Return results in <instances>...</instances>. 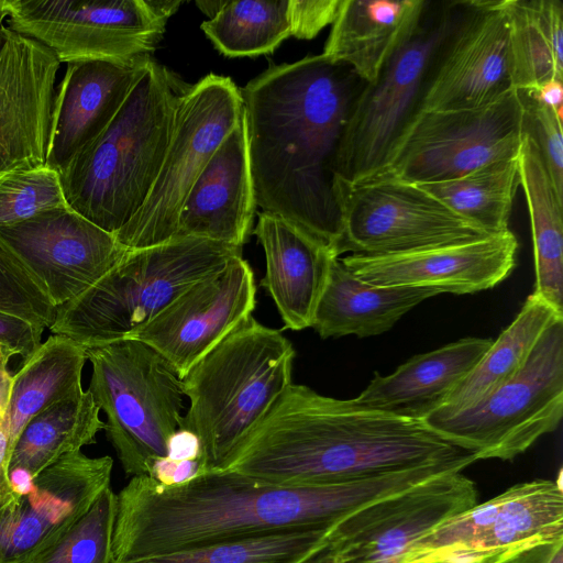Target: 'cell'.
Masks as SVG:
<instances>
[{"mask_svg":"<svg viewBox=\"0 0 563 563\" xmlns=\"http://www.w3.org/2000/svg\"><path fill=\"white\" fill-rule=\"evenodd\" d=\"M433 475L434 470L424 465L303 487L221 468L173 486L133 476L117 494L112 563L283 529L336 525L364 506Z\"/></svg>","mask_w":563,"mask_h":563,"instance_id":"cell-1","label":"cell"},{"mask_svg":"<svg viewBox=\"0 0 563 563\" xmlns=\"http://www.w3.org/2000/svg\"><path fill=\"white\" fill-rule=\"evenodd\" d=\"M365 84L346 64L320 54L272 66L240 90L255 203L335 253L339 155Z\"/></svg>","mask_w":563,"mask_h":563,"instance_id":"cell-2","label":"cell"},{"mask_svg":"<svg viewBox=\"0 0 563 563\" xmlns=\"http://www.w3.org/2000/svg\"><path fill=\"white\" fill-rule=\"evenodd\" d=\"M470 459L419 419L291 383L220 468L303 487Z\"/></svg>","mask_w":563,"mask_h":563,"instance_id":"cell-3","label":"cell"},{"mask_svg":"<svg viewBox=\"0 0 563 563\" xmlns=\"http://www.w3.org/2000/svg\"><path fill=\"white\" fill-rule=\"evenodd\" d=\"M188 88L151 58L113 120L59 174L68 207L112 234L123 228L154 186Z\"/></svg>","mask_w":563,"mask_h":563,"instance_id":"cell-4","label":"cell"},{"mask_svg":"<svg viewBox=\"0 0 563 563\" xmlns=\"http://www.w3.org/2000/svg\"><path fill=\"white\" fill-rule=\"evenodd\" d=\"M295 355L282 331L251 314L181 379L189 408L179 429L198 435L209 471L222 466L291 384Z\"/></svg>","mask_w":563,"mask_h":563,"instance_id":"cell-5","label":"cell"},{"mask_svg":"<svg viewBox=\"0 0 563 563\" xmlns=\"http://www.w3.org/2000/svg\"><path fill=\"white\" fill-rule=\"evenodd\" d=\"M236 256L242 247L190 236L130 250L96 284L57 307L49 330L85 349L125 339Z\"/></svg>","mask_w":563,"mask_h":563,"instance_id":"cell-6","label":"cell"},{"mask_svg":"<svg viewBox=\"0 0 563 563\" xmlns=\"http://www.w3.org/2000/svg\"><path fill=\"white\" fill-rule=\"evenodd\" d=\"M92 366L88 390L107 416L104 430L128 475L147 476L167 455L184 409L181 379L145 343L122 339L86 349Z\"/></svg>","mask_w":563,"mask_h":563,"instance_id":"cell-7","label":"cell"},{"mask_svg":"<svg viewBox=\"0 0 563 563\" xmlns=\"http://www.w3.org/2000/svg\"><path fill=\"white\" fill-rule=\"evenodd\" d=\"M563 416V319L541 335L519 372L477 402L437 408L421 421L477 460H514Z\"/></svg>","mask_w":563,"mask_h":563,"instance_id":"cell-8","label":"cell"},{"mask_svg":"<svg viewBox=\"0 0 563 563\" xmlns=\"http://www.w3.org/2000/svg\"><path fill=\"white\" fill-rule=\"evenodd\" d=\"M454 4L427 1L409 38L377 78L363 87L341 144V184L356 185L377 175L419 113L430 67L451 24Z\"/></svg>","mask_w":563,"mask_h":563,"instance_id":"cell-9","label":"cell"},{"mask_svg":"<svg viewBox=\"0 0 563 563\" xmlns=\"http://www.w3.org/2000/svg\"><path fill=\"white\" fill-rule=\"evenodd\" d=\"M5 24L59 63L148 56L180 7L173 0H0Z\"/></svg>","mask_w":563,"mask_h":563,"instance_id":"cell-10","label":"cell"},{"mask_svg":"<svg viewBox=\"0 0 563 563\" xmlns=\"http://www.w3.org/2000/svg\"><path fill=\"white\" fill-rule=\"evenodd\" d=\"M243 115L241 91L229 77L209 74L189 86L178 103L172 137L148 197L114 233L123 246L144 249L175 238L191 186Z\"/></svg>","mask_w":563,"mask_h":563,"instance_id":"cell-11","label":"cell"},{"mask_svg":"<svg viewBox=\"0 0 563 563\" xmlns=\"http://www.w3.org/2000/svg\"><path fill=\"white\" fill-rule=\"evenodd\" d=\"M522 112L517 90L481 108L419 112L371 179L441 183L515 158L522 140Z\"/></svg>","mask_w":563,"mask_h":563,"instance_id":"cell-12","label":"cell"},{"mask_svg":"<svg viewBox=\"0 0 563 563\" xmlns=\"http://www.w3.org/2000/svg\"><path fill=\"white\" fill-rule=\"evenodd\" d=\"M344 252L378 256L472 242L487 236L416 184L369 179L340 183Z\"/></svg>","mask_w":563,"mask_h":563,"instance_id":"cell-13","label":"cell"},{"mask_svg":"<svg viewBox=\"0 0 563 563\" xmlns=\"http://www.w3.org/2000/svg\"><path fill=\"white\" fill-rule=\"evenodd\" d=\"M511 90L505 0L455 1L419 112L481 108Z\"/></svg>","mask_w":563,"mask_h":563,"instance_id":"cell-14","label":"cell"},{"mask_svg":"<svg viewBox=\"0 0 563 563\" xmlns=\"http://www.w3.org/2000/svg\"><path fill=\"white\" fill-rule=\"evenodd\" d=\"M477 500L476 484L454 471L368 504L334 527L333 563H397L413 542Z\"/></svg>","mask_w":563,"mask_h":563,"instance_id":"cell-15","label":"cell"},{"mask_svg":"<svg viewBox=\"0 0 563 563\" xmlns=\"http://www.w3.org/2000/svg\"><path fill=\"white\" fill-rule=\"evenodd\" d=\"M0 241L40 282L55 307L91 287L130 251L114 234L69 207L2 227Z\"/></svg>","mask_w":563,"mask_h":563,"instance_id":"cell-16","label":"cell"},{"mask_svg":"<svg viewBox=\"0 0 563 563\" xmlns=\"http://www.w3.org/2000/svg\"><path fill=\"white\" fill-rule=\"evenodd\" d=\"M250 264L232 258L175 298L148 323L125 339L141 341L162 355L183 379L256 305Z\"/></svg>","mask_w":563,"mask_h":563,"instance_id":"cell-17","label":"cell"},{"mask_svg":"<svg viewBox=\"0 0 563 563\" xmlns=\"http://www.w3.org/2000/svg\"><path fill=\"white\" fill-rule=\"evenodd\" d=\"M112 466L77 451L31 478L0 518V563H29L54 544L110 486Z\"/></svg>","mask_w":563,"mask_h":563,"instance_id":"cell-18","label":"cell"},{"mask_svg":"<svg viewBox=\"0 0 563 563\" xmlns=\"http://www.w3.org/2000/svg\"><path fill=\"white\" fill-rule=\"evenodd\" d=\"M60 63L0 15V179L45 166Z\"/></svg>","mask_w":563,"mask_h":563,"instance_id":"cell-19","label":"cell"},{"mask_svg":"<svg viewBox=\"0 0 563 563\" xmlns=\"http://www.w3.org/2000/svg\"><path fill=\"white\" fill-rule=\"evenodd\" d=\"M518 241L506 232L410 253L351 254L341 262L362 280L379 286L427 287L450 294H473L495 287L516 264Z\"/></svg>","mask_w":563,"mask_h":563,"instance_id":"cell-20","label":"cell"},{"mask_svg":"<svg viewBox=\"0 0 563 563\" xmlns=\"http://www.w3.org/2000/svg\"><path fill=\"white\" fill-rule=\"evenodd\" d=\"M151 57L69 63L56 86L45 166L59 174L113 120Z\"/></svg>","mask_w":563,"mask_h":563,"instance_id":"cell-21","label":"cell"},{"mask_svg":"<svg viewBox=\"0 0 563 563\" xmlns=\"http://www.w3.org/2000/svg\"><path fill=\"white\" fill-rule=\"evenodd\" d=\"M255 206L243 115L191 186L178 214L175 238L243 247Z\"/></svg>","mask_w":563,"mask_h":563,"instance_id":"cell-22","label":"cell"},{"mask_svg":"<svg viewBox=\"0 0 563 563\" xmlns=\"http://www.w3.org/2000/svg\"><path fill=\"white\" fill-rule=\"evenodd\" d=\"M475 528L462 563H499L563 540V490L559 481L518 483L474 506Z\"/></svg>","mask_w":563,"mask_h":563,"instance_id":"cell-23","label":"cell"},{"mask_svg":"<svg viewBox=\"0 0 563 563\" xmlns=\"http://www.w3.org/2000/svg\"><path fill=\"white\" fill-rule=\"evenodd\" d=\"M252 233L265 254L266 272L261 286L273 298L284 329L299 331L311 327L331 263L340 256L333 249L271 213H260Z\"/></svg>","mask_w":563,"mask_h":563,"instance_id":"cell-24","label":"cell"},{"mask_svg":"<svg viewBox=\"0 0 563 563\" xmlns=\"http://www.w3.org/2000/svg\"><path fill=\"white\" fill-rule=\"evenodd\" d=\"M492 343V339L464 338L415 355L389 375L375 373L353 400L365 408L421 420L444 402Z\"/></svg>","mask_w":563,"mask_h":563,"instance_id":"cell-25","label":"cell"},{"mask_svg":"<svg viewBox=\"0 0 563 563\" xmlns=\"http://www.w3.org/2000/svg\"><path fill=\"white\" fill-rule=\"evenodd\" d=\"M427 0H342L322 55L374 81L409 38Z\"/></svg>","mask_w":563,"mask_h":563,"instance_id":"cell-26","label":"cell"},{"mask_svg":"<svg viewBox=\"0 0 563 563\" xmlns=\"http://www.w3.org/2000/svg\"><path fill=\"white\" fill-rule=\"evenodd\" d=\"M440 294L427 287L368 284L335 257L311 327L322 339L378 335L413 307Z\"/></svg>","mask_w":563,"mask_h":563,"instance_id":"cell-27","label":"cell"},{"mask_svg":"<svg viewBox=\"0 0 563 563\" xmlns=\"http://www.w3.org/2000/svg\"><path fill=\"white\" fill-rule=\"evenodd\" d=\"M86 349L74 340L53 334L24 361L12 376L4 428L10 457L24 427L49 406L81 394Z\"/></svg>","mask_w":563,"mask_h":563,"instance_id":"cell-28","label":"cell"},{"mask_svg":"<svg viewBox=\"0 0 563 563\" xmlns=\"http://www.w3.org/2000/svg\"><path fill=\"white\" fill-rule=\"evenodd\" d=\"M518 163L532 233L533 294L563 312V199L553 187L539 150L525 133Z\"/></svg>","mask_w":563,"mask_h":563,"instance_id":"cell-29","label":"cell"},{"mask_svg":"<svg viewBox=\"0 0 563 563\" xmlns=\"http://www.w3.org/2000/svg\"><path fill=\"white\" fill-rule=\"evenodd\" d=\"M512 89L530 92L551 79L563 80L561 0H505Z\"/></svg>","mask_w":563,"mask_h":563,"instance_id":"cell-30","label":"cell"},{"mask_svg":"<svg viewBox=\"0 0 563 563\" xmlns=\"http://www.w3.org/2000/svg\"><path fill=\"white\" fill-rule=\"evenodd\" d=\"M99 412L92 394L86 390L35 416L14 444L10 476L16 472L23 474L25 485L62 456L95 443L98 432L104 430Z\"/></svg>","mask_w":563,"mask_h":563,"instance_id":"cell-31","label":"cell"},{"mask_svg":"<svg viewBox=\"0 0 563 563\" xmlns=\"http://www.w3.org/2000/svg\"><path fill=\"white\" fill-rule=\"evenodd\" d=\"M562 319L563 312L532 292L512 322L493 340L479 362L438 408L463 409L510 379L523 366L545 330Z\"/></svg>","mask_w":563,"mask_h":563,"instance_id":"cell-32","label":"cell"},{"mask_svg":"<svg viewBox=\"0 0 563 563\" xmlns=\"http://www.w3.org/2000/svg\"><path fill=\"white\" fill-rule=\"evenodd\" d=\"M418 186L486 234H499L509 230L520 186L518 156L489 163L454 179Z\"/></svg>","mask_w":563,"mask_h":563,"instance_id":"cell-33","label":"cell"},{"mask_svg":"<svg viewBox=\"0 0 563 563\" xmlns=\"http://www.w3.org/2000/svg\"><path fill=\"white\" fill-rule=\"evenodd\" d=\"M336 525L283 529L120 563H302L329 543Z\"/></svg>","mask_w":563,"mask_h":563,"instance_id":"cell-34","label":"cell"},{"mask_svg":"<svg viewBox=\"0 0 563 563\" xmlns=\"http://www.w3.org/2000/svg\"><path fill=\"white\" fill-rule=\"evenodd\" d=\"M201 29L227 56L272 53L291 35L290 0L227 1Z\"/></svg>","mask_w":563,"mask_h":563,"instance_id":"cell-35","label":"cell"},{"mask_svg":"<svg viewBox=\"0 0 563 563\" xmlns=\"http://www.w3.org/2000/svg\"><path fill=\"white\" fill-rule=\"evenodd\" d=\"M117 494L109 486L54 544L29 563H112Z\"/></svg>","mask_w":563,"mask_h":563,"instance_id":"cell-36","label":"cell"},{"mask_svg":"<svg viewBox=\"0 0 563 563\" xmlns=\"http://www.w3.org/2000/svg\"><path fill=\"white\" fill-rule=\"evenodd\" d=\"M68 207L59 173L47 166L22 169L0 179V228Z\"/></svg>","mask_w":563,"mask_h":563,"instance_id":"cell-37","label":"cell"},{"mask_svg":"<svg viewBox=\"0 0 563 563\" xmlns=\"http://www.w3.org/2000/svg\"><path fill=\"white\" fill-rule=\"evenodd\" d=\"M56 310L40 282L0 241V311L49 329Z\"/></svg>","mask_w":563,"mask_h":563,"instance_id":"cell-38","label":"cell"},{"mask_svg":"<svg viewBox=\"0 0 563 563\" xmlns=\"http://www.w3.org/2000/svg\"><path fill=\"white\" fill-rule=\"evenodd\" d=\"M518 92L523 107L522 133L536 144L553 187L563 199V118L530 96Z\"/></svg>","mask_w":563,"mask_h":563,"instance_id":"cell-39","label":"cell"},{"mask_svg":"<svg viewBox=\"0 0 563 563\" xmlns=\"http://www.w3.org/2000/svg\"><path fill=\"white\" fill-rule=\"evenodd\" d=\"M342 0H290L291 35L297 38L316 37L334 22Z\"/></svg>","mask_w":563,"mask_h":563,"instance_id":"cell-40","label":"cell"},{"mask_svg":"<svg viewBox=\"0 0 563 563\" xmlns=\"http://www.w3.org/2000/svg\"><path fill=\"white\" fill-rule=\"evenodd\" d=\"M44 329L22 318L0 311V347L27 360L42 344Z\"/></svg>","mask_w":563,"mask_h":563,"instance_id":"cell-41","label":"cell"},{"mask_svg":"<svg viewBox=\"0 0 563 563\" xmlns=\"http://www.w3.org/2000/svg\"><path fill=\"white\" fill-rule=\"evenodd\" d=\"M208 471L203 459L176 461L168 456H162L151 463L147 476L162 485L173 486Z\"/></svg>","mask_w":563,"mask_h":563,"instance_id":"cell-42","label":"cell"},{"mask_svg":"<svg viewBox=\"0 0 563 563\" xmlns=\"http://www.w3.org/2000/svg\"><path fill=\"white\" fill-rule=\"evenodd\" d=\"M166 456L176 461L203 459L198 435L186 429L176 430L167 441Z\"/></svg>","mask_w":563,"mask_h":563,"instance_id":"cell-43","label":"cell"},{"mask_svg":"<svg viewBox=\"0 0 563 563\" xmlns=\"http://www.w3.org/2000/svg\"><path fill=\"white\" fill-rule=\"evenodd\" d=\"M521 92V91H520ZM537 102L552 109L559 117L563 118V80L551 79L542 84L538 89L523 92Z\"/></svg>","mask_w":563,"mask_h":563,"instance_id":"cell-44","label":"cell"},{"mask_svg":"<svg viewBox=\"0 0 563 563\" xmlns=\"http://www.w3.org/2000/svg\"><path fill=\"white\" fill-rule=\"evenodd\" d=\"M8 362L9 360H3L0 363V422L4 421L12 383V376L7 369Z\"/></svg>","mask_w":563,"mask_h":563,"instance_id":"cell-45","label":"cell"},{"mask_svg":"<svg viewBox=\"0 0 563 563\" xmlns=\"http://www.w3.org/2000/svg\"><path fill=\"white\" fill-rule=\"evenodd\" d=\"M551 544L531 549L499 563H541Z\"/></svg>","mask_w":563,"mask_h":563,"instance_id":"cell-46","label":"cell"},{"mask_svg":"<svg viewBox=\"0 0 563 563\" xmlns=\"http://www.w3.org/2000/svg\"><path fill=\"white\" fill-rule=\"evenodd\" d=\"M541 563H563V540L551 544Z\"/></svg>","mask_w":563,"mask_h":563,"instance_id":"cell-47","label":"cell"},{"mask_svg":"<svg viewBox=\"0 0 563 563\" xmlns=\"http://www.w3.org/2000/svg\"><path fill=\"white\" fill-rule=\"evenodd\" d=\"M227 1H197V7L210 19L213 18Z\"/></svg>","mask_w":563,"mask_h":563,"instance_id":"cell-48","label":"cell"},{"mask_svg":"<svg viewBox=\"0 0 563 563\" xmlns=\"http://www.w3.org/2000/svg\"><path fill=\"white\" fill-rule=\"evenodd\" d=\"M302 563H333V556L329 548V543Z\"/></svg>","mask_w":563,"mask_h":563,"instance_id":"cell-49","label":"cell"},{"mask_svg":"<svg viewBox=\"0 0 563 563\" xmlns=\"http://www.w3.org/2000/svg\"><path fill=\"white\" fill-rule=\"evenodd\" d=\"M12 355L4 351L3 349L0 347V363L3 361V360H9Z\"/></svg>","mask_w":563,"mask_h":563,"instance_id":"cell-50","label":"cell"},{"mask_svg":"<svg viewBox=\"0 0 563 563\" xmlns=\"http://www.w3.org/2000/svg\"><path fill=\"white\" fill-rule=\"evenodd\" d=\"M424 563H456V562H453L450 560H438V561H430V562H424Z\"/></svg>","mask_w":563,"mask_h":563,"instance_id":"cell-51","label":"cell"}]
</instances>
